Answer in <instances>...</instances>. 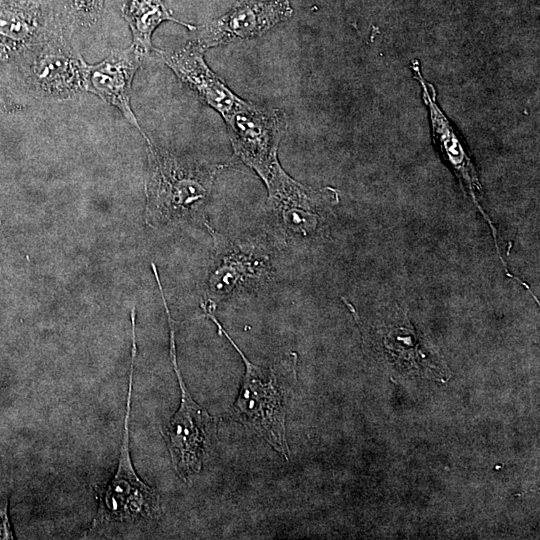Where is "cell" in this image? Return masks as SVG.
<instances>
[{"label":"cell","instance_id":"obj_1","mask_svg":"<svg viewBox=\"0 0 540 540\" xmlns=\"http://www.w3.org/2000/svg\"><path fill=\"white\" fill-rule=\"evenodd\" d=\"M202 308L205 315L216 324L218 333L227 338L245 365L239 394L227 417L242 424L289 460L286 413L297 378V354L292 352L269 367L258 366L244 355L213 315L212 309Z\"/></svg>","mask_w":540,"mask_h":540},{"label":"cell","instance_id":"obj_2","mask_svg":"<svg viewBox=\"0 0 540 540\" xmlns=\"http://www.w3.org/2000/svg\"><path fill=\"white\" fill-rule=\"evenodd\" d=\"M146 142L149 162L147 215L169 218L197 210L224 165L187 164L150 140Z\"/></svg>","mask_w":540,"mask_h":540},{"label":"cell","instance_id":"obj_3","mask_svg":"<svg viewBox=\"0 0 540 540\" xmlns=\"http://www.w3.org/2000/svg\"><path fill=\"white\" fill-rule=\"evenodd\" d=\"M68 34L57 31L19 55L24 83L35 97L61 101L86 91L88 64Z\"/></svg>","mask_w":540,"mask_h":540},{"label":"cell","instance_id":"obj_4","mask_svg":"<svg viewBox=\"0 0 540 540\" xmlns=\"http://www.w3.org/2000/svg\"><path fill=\"white\" fill-rule=\"evenodd\" d=\"M136 340L132 339L127 408L117 469L99 498L93 528L111 523H137L156 520L160 515L158 492L137 475L129 451V418L133 388Z\"/></svg>","mask_w":540,"mask_h":540},{"label":"cell","instance_id":"obj_5","mask_svg":"<svg viewBox=\"0 0 540 540\" xmlns=\"http://www.w3.org/2000/svg\"><path fill=\"white\" fill-rule=\"evenodd\" d=\"M170 328V357L181 390L180 406L165 428V441L173 468L177 475L188 482L203 464L215 434V418L199 405L187 389L178 368L175 346L174 322L171 318L163 289H160Z\"/></svg>","mask_w":540,"mask_h":540},{"label":"cell","instance_id":"obj_6","mask_svg":"<svg viewBox=\"0 0 540 540\" xmlns=\"http://www.w3.org/2000/svg\"><path fill=\"white\" fill-rule=\"evenodd\" d=\"M224 121L235 154L267 185L283 171L277 158L279 143L287 129L284 112L242 100Z\"/></svg>","mask_w":540,"mask_h":540},{"label":"cell","instance_id":"obj_7","mask_svg":"<svg viewBox=\"0 0 540 540\" xmlns=\"http://www.w3.org/2000/svg\"><path fill=\"white\" fill-rule=\"evenodd\" d=\"M60 30L68 32L62 0H0V56H19Z\"/></svg>","mask_w":540,"mask_h":540},{"label":"cell","instance_id":"obj_8","mask_svg":"<svg viewBox=\"0 0 540 540\" xmlns=\"http://www.w3.org/2000/svg\"><path fill=\"white\" fill-rule=\"evenodd\" d=\"M289 0L240 2L228 13L197 27L194 40L204 51L236 40H247L269 31L293 15Z\"/></svg>","mask_w":540,"mask_h":540},{"label":"cell","instance_id":"obj_9","mask_svg":"<svg viewBox=\"0 0 540 540\" xmlns=\"http://www.w3.org/2000/svg\"><path fill=\"white\" fill-rule=\"evenodd\" d=\"M147 57L132 44L126 49L113 50L102 61L87 65L85 80L86 91L116 107L125 119L140 131L146 141L149 138L132 110L130 94L134 75Z\"/></svg>","mask_w":540,"mask_h":540},{"label":"cell","instance_id":"obj_10","mask_svg":"<svg viewBox=\"0 0 540 540\" xmlns=\"http://www.w3.org/2000/svg\"><path fill=\"white\" fill-rule=\"evenodd\" d=\"M153 53L223 119L242 102L208 67L205 51L194 40L174 51L154 48Z\"/></svg>","mask_w":540,"mask_h":540},{"label":"cell","instance_id":"obj_11","mask_svg":"<svg viewBox=\"0 0 540 540\" xmlns=\"http://www.w3.org/2000/svg\"><path fill=\"white\" fill-rule=\"evenodd\" d=\"M412 69L415 78L421 83L424 100L429 107L434 142L439 148L442 156L446 159L448 165L453 169L458 179L464 184L473 197L474 203L477 205L475 201V192L481 191L482 187L473 162L467 154L458 134L454 131L445 115L435 103L434 90L432 91V94L428 91L427 83L421 76L417 60L412 62Z\"/></svg>","mask_w":540,"mask_h":540},{"label":"cell","instance_id":"obj_12","mask_svg":"<svg viewBox=\"0 0 540 540\" xmlns=\"http://www.w3.org/2000/svg\"><path fill=\"white\" fill-rule=\"evenodd\" d=\"M122 15L132 33V45L147 56L153 51L151 38L154 30L164 21H172L190 30H196L192 24L173 17L162 0H128L122 6Z\"/></svg>","mask_w":540,"mask_h":540},{"label":"cell","instance_id":"obj_13","mask_svg":"<svg viewBox=\"0 0 540 540\" xmlns=\"http://www.w3.org/2000/svg\"><path fill=\"white\" fill-rule=\"evenodd\" d=\"M257 261L252 260L251 254L246 256L238 252L221 256L220 263L217 264L209 281L211 294L221 283L223 286L220 288L218 296L225 295L236 284L245 281V278L252 279L256 275L260 276L261 268L258 263H255Z\"/></svg>","mask_w":540,"mask_h":540},{"label":"cell","instance_id":"obj_14","mask_svg":"<svg viewBox=\"0 0 540 540\" xmlns=\"http://www.w3.org/2000/svg\"><path fill=\"white\" fill-rule=\"evenodd\" d=\"M105 0H62L63 16L69 34L93 28L102 15Z\"/></svg>","mask_w":540,"mask_h":540},{"label":"cell","instance_id":"obj_15","mask_svg":"<svg viewBox=\"0 0 540 540\" xmlns=\"http://www.w3.org/2000/svg\"><path fill=\"white\" fill-rule=\"evenodd\" d=\"M8 499V489L0 485V540L14 538L8 516Z\"/></svg>","mask_w":540,"mask_h":540}]
</instances>
